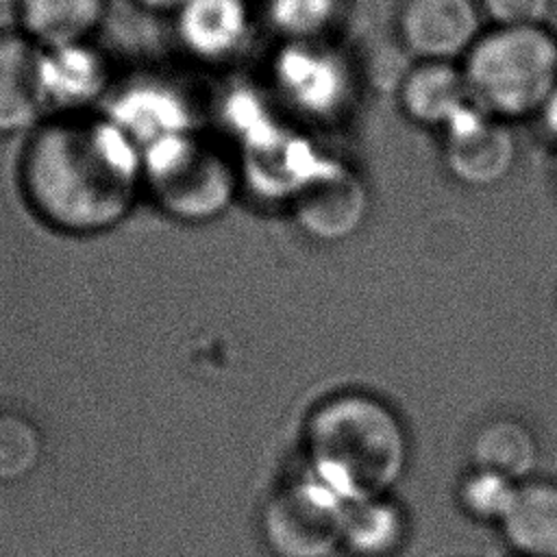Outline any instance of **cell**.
<instances>
[{
    "label": "cell",
    "mask_w": 557,
    "mask_h": 557,
    "mask_svg": "<svg viewBox=\"0 0 557 557\" xmlns=\"http://www.w3.org/2000/svg\"><path fill=\"white\" fill-rule=\"evenodd\" d=\"M144 159L115 124L63 120L26 150L24 185L37 213L67 233H100L133 207Z\"/></svg>",
    "instance_id": "cell-1"
},
{
    "label": "cell",
    "mask_w": 557,
    "mask_h": 557,
    "mask_svg": "<svg viewBox=\"0 0 557 557\" xmlns=\"http://www.w3.org/2000/svg\"><path fill=\"white\" fill-rule=\"evenodd\" d=\"M309 474L344 503L385 494L405 472L407 433L379 398L348 392L313 409L305 429Z\"/></svg>",
    "instance_id": "cell-2"
},
{
    "label": "cell",
    "mask_w": 557,
    "mask_h": 557,
    "mask_svg": "<svg viewBox=\"0 0 557 557\" xmlns=\"http://www.w3.org/2000/svg\"><path fill=\"white\" fill-rule=\"evenodd\" d=\"M461 70L483 113L507 124L535 117L557 87V37L546 26H494Z\"/></svg>",
    "instance_id": "cell-3"
},
{
    "label": "cell",
    "mask_w": 557,
    "mask_h": 557,
    "mask_svg": "<svg viewBox=\"0 0 557 557\" xmlns=\"http://www.w3.org/2000/svg\"><path fill=\"white\" fill-rule=\"evenodd\" d=\"M144 181L161 209L185 222H207L233 200L237 176L209 141L174 133L157 139L144 159Z\"/></svg>",
    "instance_id": "cell-4"
},
{
    "label": "cell",
    "mask_w": 557,
    "mask_h": 557,
    "mask_svg": "<svg viewBox=\"0 0 557 557\" xmlns=\"http://www.w3.org/2000/svg\"><path fill=\"white\" fill-rule=\"evenodd\" d=\"M344 500L313 474L278 487L263 509V537L276 557H329L342 546Z\"/></svg>",
    "instance_id": "cell-5"
},
{
    "label": "cell",
    "mask_w": 557,
    "mask_h": 557,
    "mask_svg": "<svg viewBox=\"0 0 557 557\" xmlns=\"http://www.w3.org/2000/svg\"><path fill=\"white\" fill-rule=\"evenodd\" d=\"M442 133V163L450 178L466 187H494L511 174L518 161V144L509 124L476 107Z\"/></svg>",
    "instance_id": "cell-6"
},
{
    "label": "cell",
    "mask_w": 557,
    "mask_h": 557,
    "mask_svg": "<svg viewBox=\"0 0 557 557\" xmlns=\"http://www.w3.org/2000/svg\"><path fill=\"white\" fill-rule=\"evenodd\" d=\"M476 0H405L398 11V37L418 61H463L483 35Z\"/></svg>",
    "instance_id": "cell-7"
},
{
    "label": "cell",
    "mask_w": 557,
    "mask_h": 557,
    "mask_svg": "<svg viewBox=\"0 0 557 557\" xmlns=\"http://www.w3.org/2000/svg\"><path fill=\"white\" fill-rule=\"evenodd\" d=\"M370 194L359 174L346 168L309 176L294 194V220L305 235L322 244L352 237L366 222Z\"/></svg>",
    "instance_id": "cell-8"
},
{
    "label": "cell",
    "mask_w": 557,
    "mask_h": 557,
    "mask_svg": "<svg viewBox=\"0 0 557 557\" xmlns=\"http://www.w3.org/2000/svg\"><path fill=\"white\" fill-rule=\"evenodd\" d=\"M52 96L50 61L26 35H0V133L30 126Z\"/></svg>",
    "instance_id": "cell-9"
},
{
    "label": "cell",
    "mask_w": 557,
    "mask_h": 557,
    "mask_svg": "<svg viewBox=\"0 0 557 557\" xmlns=\"http://www.w3.org/2000/svg\"><path fill=\"white\" fill-rule=\"evenodd\" d=\"M403 113L426 128H448L474 102L461 65L442 61H418L409 67L398 87Z\"/></svg>",
    "instance_id": "cell-10"
},
{
    "label": "cell",
    "mask_w": 557,
    "mask_h": 557,
    "mask_svg": "<svg viewBox=\"0 0 557 557\" xmlns=\"http://www.w3.org/2000/svg\"><path fill=\"white\" fill-rule=\"evenodd\" d=\"M276 76L289 100L311 115L335 111L346 96V74L339 59L318 41H287Z\"/></svg>",
    "instance_id": "cell-11"
},
{
    "label": "cell",
    "mask_w": 557,
    "mask_h": 557,
    "mask_svg": "<svg viewBox=\"0 0 557 557\" xmlns=\"http://www.w3.org/2000/svg\"><path fill=\"white\" fill-rule=\"evenodd\" d=\"M503 533L522 557H557V483L529 479L518 485Z\"/></svg>",
    "instance_id": "cell-12"
},
{
    "label": "cell",
    "mask_w": 557,
    "mask_h": 557,
    "mask_svg": "<svg viewBox=\"0 0 557 557\" xmlns=\"http://www.w3.org/2000/svg\"><path fill=\"white\" fill-rule=\"evenodd\" d=\"M407 535L405 511L385 494L344 505L342 546L357 557H389Z\"/></svg>",
    "instance_id": "cell-13"
},
{
    "label": "cell",
    "mask_w": 557,
    "mask_h": 557,
    "mask_svg": "<svg viewBox=\"0 0 557 557\" xmlns=\"http://www.w3.org/2000/svg\"><path fill=\"white\" fill-rule=\"evenodd\" d=\"M24 33L52 50L76 48L102 20L104 0H20Z\"/></svg>",
    "instance_id": "cell-14"
},
{
    "label": "cell",
    "mask_w": 557,
    "mask_h": 557,
    "mask_svg": "<svg viewBox=\"0 0 557 557\" xmlns=\"http://www.w3.org/2000/svg\"><path fill=\"white\" fill-rule=\"evenodd\" d=\"M178 20L189 50L209 59L231 54L248 33L244 0H189L178 11Z\"/></svg>",
    "instance_id": "cell-15"
},
{
    "label": "cell",
    "mask_w": 557,
    "mask_h": 557,
    "mask_svg": "<svg viewBox=\"0 0 557 557\" xmlns=\"http://www.w3.org/2000/svg\"><path fill=\"white\" fill-rule=\"evenodd\" d=\"M472 463L513 483H524L537 463L535 435L520 420H490L472 440Z\"/></svg>",
    "instance_id": "cell-16"
},
{
    "label": "cell",
    "mask_w": 557,
    "mask_h": 557,
    "mask_svg": "<svg viewBox=\"0 0 557 557\" xmlns=\"http://www.w3.org/2000/svg\"><path fill=\"white\" fill-rule=\"evenodd\" d=\"M337 11L339 0H268L270 22L287 41H320Z\"/></svg>",
    "instance_id": "cell-17"
},
{
    "label": "cell",
    "mask_w": 557,
    "mask_h": 557,
    "mask_svg": "<svg viewBox=\"0 0 557 557\" xmlns=\"http://www.w3.org/2000/svg\"><path fill=\"white\" fill-rule=\"evenodd\" d=\"M518 485L520 483H513L500 474L474 468L461 481L459 503L470 516L479 520L500 522L513 500Z\"/></svg>",
    "instance_id": "cell-18"
},
{
    "label": "cell",
    "mask_w": 557,
    "mask_h": 557,
    "mask_svg": "<svg viewBox=\"0 0 557 557\" xmlns=\"http://www.w3.org/2000/svg\"><path fill=\"white\" fill-rule=\"evenodd\" d=\"M39 455V440L22 418L0 416V479L22 476Z\"/></svg>",
    "instance_id": "cell-19"
},
{
    "label": "cell",
    "mask_w": 557,
    "mask_h": 557,
    "mask_svg": "<svg viewBox=\"0 0 557 557\" xmlns=\"http://www.w3.org/2000/svg\"><path fill=\"white\" fill-rule=\"evenodd\" d=\"M494 26H546L553 0H476Z\"/></svg>",
    "instance_id": "cell-20"
},
{
    "label": "cell",
    "mask_w": 557,
    "mask_h": 557,
    "mask_svg": "<svg viewBox=\"0 0 557 557\" xmlns=\"http://www.w3.org/2000/svg\"><path fill=\"white\" fill-rule=\"evenodd\" d=\"M544 128V133L557 144V87L553 89V94L546 98L544 107L540 109V113L535 115Z\"/></svg>",
    "instance_id": "cell-21"
},
{
    "label": "cell",
    "mask_w": 557,
    "mask_h": 557,
    "mask_svg": "<svg viewBox=\"0 0 557 557\" xmlns=\"http://www.w3.org/2000/svg\"><path fill=\"white\" fill-rule=\"evenodd\" d=\"M154 11H181L189 0H137Z\"/></svg>",
    "instance_id": "cell-22"
},
{
    "label": "cell",
    "mask_w": 557,
    "mask_h": 557,
    "mask_svg": "<svg viewBox=\"0 0 557 557\" xmlns=\"http://www.w3.org/2000/svg\"><path fill=\"white\" fill-rule=\"evenodd\" d=\"M555 185H557V165H555Z\"/></svg>",
    "instance_id": "cell-23"
}]
</instances>
